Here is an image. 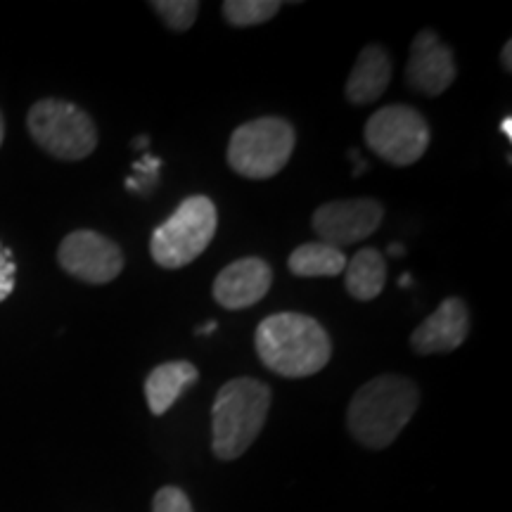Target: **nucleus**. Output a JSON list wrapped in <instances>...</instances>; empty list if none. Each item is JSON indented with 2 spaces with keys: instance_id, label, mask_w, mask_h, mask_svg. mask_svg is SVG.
<instances>
[{
  "instance_id": "1",
  "label": "nucleus",
  "mask_w": 512,
  "mask_h": 512,
  "mask_svg": "<svg viewBox=\"0 0 512 512\" xmlns=\"http://www.w3.org/2000/svg\"><path fill=\"white\" fill-rule=\"evenodd\" d=\"M254 347L261 363L275 375L311 377L328 366L332 356L330 335L306 313H273L256 328Z\"/></svg>"
},
{
  "instance_id": "2",
  "label": "nucleus",
  "mask_w": 512,
  "mask_h": 512,
  "mask_svg": "<svg viewBox=\"0 0 512 512\" xmlns=\"http://www.w3.org/2000/svg\"><path fill=\"white\" fill-rule=\"evenodd\" d=\"M418 387L408 377L380 375L358 389L349 403L351 437L368 448H387L418 411Z\"/></svg>"
},
{
  "instance_id": "3",
  "label": "nucleus",
  "mask_w": 512,
  "mask_h": 512,
  "mask_svg": "<svg viewBox=\"0 0 512 512\" xmlns=\"http://www.w3.org/2000/svg\"><path fill=\"white\" fill-rule=\"evenodd\" d=\"M271 387L254 377H235L223 384L211 408V451L219 460H235L264 430Z\"/></svg>"
},
{
  "instance_id": "4",
  "label": "nucleus",
  "mask_w": 512,
  "mask_h": 512,
  "mask_svg": "<svg viewBox=\"0 0 512 512\" xmlns=\"http://www.w3.org/2000/svg\"><path fill=\"white\" fill-rule=\"evenodd\" d=\"M297 133L283 117H261L235 128L228 143V164L247 181H268L290 162Z\"/></svg>"
},
{
  "instance_id": "5",
  "label": "nucleus",
  "mask_w": 512,
  "mask_h": 512,
  "mask_svg": "<svg viewBox=\"0 0 512 512\" xmlns=\"http://www.w3.org/2000/svg\"><path fill=\"white\" fill-rule=\"evenodd\" d=\"M216 228H219L216 204L204 195H192L152 233V259L169 271L188 266L211 245Z\"/></svg>"
},
{
  "instance_id": "6",
  "label": "nucleus",
  "mask_w": 512,
  "mask_h": 512,
  "mask_svg": "<svg viewBox=\"0 0 512 512\" xmlns=\"http://www.w3.org/2000/svg\"><path fill=\"white\" fill-rule=\"evenodd\" d=\"M34 143L62 162H81L98 147V128L88 112L67 100H38L27 114Z\"/></svg>"
},
{
  "instance_id": "7",
  "label": "nucleus",
  "mask_w": 512,
  "mask_h": 512,
  "mask_svg": "<svg viewBox=\"0 0 512 512\" xmlns=\"http://www.w3.org/2000/svg\"><path fill=\"white\" fill-rule=\"evenodd\" d=\"M366 143L392 166H413L430 147V124L408 105H387L366 121Z\"/></svg>"
},
{
  "instance_id": "8",
  "label": "nucleus",
  "mask_w": 512,
  "mask_h": 512,
  "mask_svg": "<svg viewBox=\"0 0 512 512\" xmlns=\"http://www.w3.org/2000/svg\"><path fill=\"white\" fill-rule=\"evenodd\" d=\"M57 261L62 271L88 285H107L124 271V252L117 242L95 233V230H74L60 242Z\"/></svg>"
},
{
  "instance_id": "9",
  "label": "nucleus",
  "mask_w": 512,
  "mask_h": 512,
  "mask_svg": "<svg viewBox=\"0 0 512 512\" xmlns=\"http://www.w3.org/2000/svg\"><path fill=\"white\" fill-rule=\"evenodd\" d=\"M384 219L380 202L358 197V200L328 202L313 211L311 226L320 242L330 247H349L370 238Z\"/></svg>"
},
{
  "instance_id": "10",
  "label": "nucleus",
  "mask_w": 512,
  "mask_h": 512,
  "mask_svg": "<svg viewBox=\"0 0 512 512\" xmlns=\"http://www.w3.org/2000/svg\"><path fill=\"white\" fill-rule=\"evenodd\" d=\"M456 60L451 48L441 43L432 29H422L411 46L406 67V83L415 93L437 98L456 81Z\"/></svg>"
},
{
  "instance_id": "11",
  "label": "nucleus",
  "mask_w": 512,
  "mask_h": 512,
  "mask_svg": "<svg viewBox=\"0 0 512 512\" xmlns=\"http://www.w3.org/2000/svg\"><path fill=\"white\" fill-rule=\"evenodd\" d=\"M273 271L259 256L233 261L214 280L216 304L228 311H242L259 304L271 290Z\"/></svg>"
},
{
  "instance_id": "12",
  "label": "nucleus",
  "mask_w": 512,
  "mask_h": 512,
  "mask_svg": "<svg viewBox=\"0 0 512 512\" xmlns=\"http://www.w3.org/2000/svg\"><path fill=\"white\" fill-rule=\"evenodd\" d=\"M467 335H470V313H467V306L463 299L448 297L425 323L415 328L411 335V347L420 356L448 354V351L458 349Z\"/></svg>"
},
{
  "instance_id": "13",
  "label": "nucleus",
  "mask_w": 512,
  "mask_h": 512,
  "mask_svg": "<svg viewBox=\"0 0 512 512\" xmlns=\"http://www.w3.org/2000/svg\"><path fill=\"white\" fill-rule=\"evenodd\" d=\"M392 81V57L382 46H366L351 69L344 95L351 105L363 107L380 100Z\"/></svg>"
},
{
  "instance_id": "14",
  "label": "nucleus",
  "mask_w": 512,
  "mask_h": 512,
  "mask_svg": "<svg viewBox=\"0 0 512 512\" xmlns=\"http://www.w3.org/2000/svg\"><path fill=\"white\" fill-rule=\"evenodd\" d=\"M200 380V370L190 361H169L162 363L147 375L145 399L152 415H164L190 384Z\"/></svg>"
},
{
  "instance_id": "15",
  "label": "nucleus",
  "mask_w": 512,
  "mask_h": 512,
  "mask_svg": "<svg viewBox=\"0 0 512 512\" xmlns=\"http://www.w3.org/2000/svg\"><path fill=\"white\" fill-rule=\"evenodd\" d=\"M387 283V261L373 247L358 249L344 268V285L358 302H373Z\"/></svg>"
},
{
  "instance_id": "16",
  "label": "nucleus",
  "mask_w": 512,
  "mask_h": 512,
  "mask_svg": "<svg viewBox=\"0 0 512 512\" xmlns=\"http://www.w3.org/2000/svg\"><path fill=\"white\" fill-rule=\"evenodd\" d=\"M349 256L325 242H306L287 259V268L299 278H335L347 268Z\"/></svg>"
},
{
  "instance_id": "17",
  "label": "nucleus",
  "mask_w": 512,
  "mask_h": 512,
  "mask_svg": "<svg viewBox=\"0 0 512 512\" xmlns=\"http://www.w3.org/2000/svg\"><path fill=\"white\" fill-rule=\"evenodd\" d=\"M283 3L278 0H226L223 3V17L233 27H256L278 15Z\"/></svg>"
},
{
  "instance_id": "18",
  "label": "nucleus",
  "mask_w": 512,
  "mask_h": 512,
  "mask_svg": "<svg viewBox=\"0 0 512 512\" xmlns=\"http://www.w3.org/2000/svg\"><path fill=\"white\" fill-rule=\"evenodd\" d=\"M150 8L164 19L171 31H188L200 15V3L195 0H152Z\"/></svg>"
},
{
  "instance_id": "19",
  "label": "nucleus",
  "mask_w": 512,
  "mask_h": 512,
  "mask_svg": "<svg viewBox=\"0 0 512 512\" xmlns=\"http://www.w3.org/2000/svg\"><path fill=\"white\" fill-rule=\"evenodd\" d=\"M159 166H162V162H159L157 157L145 155L143 159H140V162L133 164V171H136V176L128 178L126 188L133 190V192H140V195H147V192H152V188H155L157 181H159Z\"/></svg>"
},
{
  "instance_id": "20",
  "label": "nucleus",
  "mask_w": 512,
  "mask_h": 512,
  "mask_svg": "<svg viewBox=\"0 0 512 512\" xmlns=\"http://www.w3.org/2000/svg\"><path fill=\"white\" fill-rule=\"evenodd\" d=\"M152 512H195L185 491L178 486H162L152 501Z\"/></svg>"
},
{
  "instance_id": "21",
  "label": "nucleus",
  "mask_w": 512,
  "mask_h": 512,
  "mask_svg": "<svg viewBox=\"0 0 512 512\" xmlns=\"http://www.w3.org/2000/svg\"><path fill=\"white\" fill-rule=\"evenodd\" d=\"M15 280H17V264L15 259H12V249L0 242V304L15 292Z\"/></svg>"
},
{
  "instance_id": "22",
  "label": "nucleus",
  "mask_w": 512,
  "mask_h": 512,
  "mask_svg": "<svg viewBox=\"0 0 512 512\" xmlns=\"http://www.w3.org/2000/svg\"><path fill=\"white\" fill-rule=\"evenodd\" d=\"M510 55H512V43L508 41L505 43V48H503V53H501V62H503V69L505 72H512V60H510Z\"/></svg>"
},
{
  "instance_id": "23",
  "label": "nucleus",
  "mask_w": 512,
  "mask_h": 512,
  "mask_svg": "<svg viewBox=\"0 0 512 512\" xmlns=\"http://www.w3.org/2000/svg\"><path fill=\"white\" fill-rule=\"evenodd\" d=\"M501 131L505 133V138H512V119L510 117H505L503 121H501Z\"/></svg>"
},
{
  "instance_id": "24",
  "label": "nucleus",
  "mask_w": 512,
  "mask_h": 512,
  "mask_svg": "<svg viewBox=\"0 0 512 512\" xmlns=\"http://www.w3.org/2000/svg\"><path fill=\"white\" fill-rule=\"evenodd\" d=\"M214 330H216V323H214V320H209L207 325L197 328V335H200V332H202V335H211V332H214Z\"/></svg>"
},
{
  "instance_id": "25",
  "label": "nucleus",
  "mask_w": 512,
  "mask_h": 512,
  "mask_svg": "<svg viewBox=\"0 0 512 512\" xmlns=\"http://www.w3.org/2000/svg\"><path fill=\"white\" fill-rule=\"evenodd\" d=\"M133 147H136V150H145V147H147V136L136 138V143H133Z\"/></svg>"
},
{
  "instance_id": "26",
  "label": "nucleus",
  "mask_w": 512,
  "mask_h": 512,
  "mask_svg": "<svg viewBox=\"0 0 512 512\" xmlns=\"http://www.w3.org/2000/svg\"><path fill=\"white\" fill-rule=\"evenodd\" d=\"M3 138H5V119H3V112H0V145H3Z\"/></svg>"
},
{
  "instance_id": "27",
  "label": "nucleus",
  "mask_w": 512,
  "mask_h": 512,
  "mask_svg": "<svg viewBox=\"0 0 512 512\" xmlns=\"http://www.w3.org/2000/svg\"><path fill=\"white\" fill-rule=\"evenodd\" d=\"M401 287H406V285H411V275H403L401 278V283H399Z\"/></svg>"
},
{
  "instance_id": "28",
  "label": "nucleus",
  "mask_w": 512,
  "mask_h": 512,
  "mask_svg": "<svg viewBox=\"0 0 512 512\" xmlns=\"http://www.w3.org/2000/svg\"><path fill=\"white\" fill-rule=\"evenodd\" d=\"M389 252H392V254H396V256H399V254L403 252V249H401L399 245H392V247H389Z\"/></svg>"
}]
</instances>
